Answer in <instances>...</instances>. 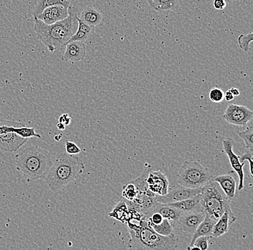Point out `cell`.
Listing matches in <instances>:
<instances>
[{
	"label": "cell",
	"mask_w": 253,
	"mask_h": 250,
	"mask_svg": "<svg viewBox=\"0 0 253 250\" xmlns=\"http://www.w3.org/2000/svg\"><path fill=\"white\" fill-rule=\"evenodd\" d=\"M213 6L217 10H222L227 6L226 0H213Z\"/></svg>",
	"instance_id": "d6a6232c"
},
{
	"label": "cell",
	"mask_w": 253,
	"mask_h": 250,
	"mask_svg": "<svg viewBox=\"0 0 253 250\" xmlns=\"http://www.w3.org/2000/svg\"><path fill=\"white\" fill-rule=\"evenodd\" d=\"M232 1H234V0H226V1L229 3L232 2Z\"/></svg>",
	"instance_id": "74e56055"
},
{
	"label": "cell",
	"mask_w": 253,
	"mask_h": 250,
	"mask_svg": "<svg viewBox=\"0 0 253 250\" xmlns=\"http://www.w3.org/2000/svg\"><path fill=\"white\" fill-rule=\"evenodd\" d=\"M213 180L219 185L229 201L235 199L238 192L239 182L238 176L235 171H229L228 173L219 175Z\"/></svg>",
	"instance_id": "4fadbf2b"
},
{
	"label": "cell",
	"mask_w": 253,
	"mask_h": 250,
	"mask_svg": "<svg viewBox=\"0 0 253 250\" xmlns=\"http://www.w3.org/2000/svg\"><path fill=\"white\" fill-rule=\"evenodd\" d=\"M223 118L229 124L245 126L252 121L253 112L245 106L229 104L223 115Z\"/></svg>",
	"instance_id": "52a82bcc"
},
{
	"label": "cell",
	"mask_w": 253,
	"mask_h": 250,
	"mask_svg": "<svg viewBox=\"0 0 253 250\" xmlns=\"http://www.w3.org/2000/svg\"><path fill=\"white\" fill-rule=\"evenodd\" d=\"M213 179L209 169L197 161H186L183 163L177 175V183L186 188H202Z\"/></svg>",
	"instance_id": "8992f818"
},
{
	"label": "cell",
	"mask_w": 253,
	"mask_h": 250,
	"mask_svg": "<svg viewBox=\"0 0 253 250\" xmlns=\"http://www.w3.org/2000/svg\"><path fill=\"white\" fill-rule=\"evenodd\" d=\"M69 7H65L62 4H55L47 7L38 16L34 17L39 19L45 24H53L56 22L64 20L69 16Z\"/></svg>",
	"instance_id": "5bb4252c"
},
{
	"label": "cell",
	"mask_w": 253,
	"mask_h": 250,
	"mask_svg": "<svg viewBox=\"0 0 253 250\" xmlns=\"http://www.w3.org/2000/svg\"><path fill=\"white\" fill-rule=\"evenodd\" d=\"M200 198L202 210L216 221L224 212L232 211L230 201L213 179L202 187Z\"/></svg>",
	"instance_id": "5b68a950"
},
{
	"label": "cell",
	"mask_w": 253,
	"mask_h": 250,
	"mask_svg": "<svg viewBox=\"0 0 253 250\" xmlns=\"http://www.w3.org/2000/svg\"><path fill=\"white\" fill-rule=\"evenodd\" d=\"M202 188L193 189L178 185V186L175 187L165 196H156V199L157 202L161 204L173 203L200 194Z\"/></svg>",
	"instance_id": "9c48e42d"
},
{
	"label": "cell",
	"mask_w": 253,
	"mask_h": 250,
	"mask_svg": "<svg viewBox=\"0 0 253 250\" xmlns=\"http://www.w3.org/2000/svg\"><path fill=\"white\" fill-rule=\"evenodd\" d=\"M138 194V190H137V188H136L133 183L131 182V183H128L127 185H126L123 188V192H122V197L125 200L132 201L137 197Z\"/></svg>",
	"instance_id": "484cf974"
},
{
	"label": "cell",
	"mask_w": 253,
	"mask_h": 250,
	"mask_svg": "<svg viewBox=\"0 0 253 250\" xmlns=\"http://www.w3.org/2000/svg\"><path fill=\"white\" fill-rule=\"evenodd\" d=\"M28 139L19 136L13 131H7L0 126V150L15 152L27 143Z\"/></svg>",
	"instance_id": "30bf717a"
},
{
	"label": "cell",
	"mask_w": 253,
	"mask_h": 250,
	"mask_svg": "<svg viewBox=\"0 0 253 250\" xmlns=\"http://www.w3.org/2000/svg\"><path fill=\"white\" fill-rule=\"evenodd\" d=\"M15 156L16 169L30 180L44 179L53 157L48 150L33 145H24Z\"/></svg>",
	"instance_id": "3957f363"
},
{
	"label": "cell",
	"mask_w": 253,
	"mask_h": 250,
	"mask_svg": "<svg viewBox=\"0 0 253 250\" xmlns=\"http://www.w3.org/2000/svg\"><path fill=\"white\" fill-rule=\"evenodd\" d=\"M33 18V28L38 39L51 53L66 47L78 26L75 9L71 5L69 7V16L53 24L47 25L36 17Z\"/></svg>",
	"instance_id": "6da1fadb"
},
{
	"label": "cell",
	"mask_w": 253,
	"mask_h": 250,
	"mask_svg": "<svg viewBox=\"0 0 253 250\" xmlns=\"http://www.w3.org/2000/svg\"><path fill=\"white\" fill-rule=\"evenodd\" d=\"M236 219L237 218L235 217L232 211L224 212L215 222L211 237L219 238L221 236L229 232V228L236 221Z\"/></svg>",
	"instance_id": "2e32d148"
},
{
	"label": "cell",
	"mask_w": 253,
	"mask_h": 250,
	"mask_svg": "<svg viewBox=\"0 0 253 250\" xmlns=\"http://www.w3.org/2000/svg\"><path fill=\"white\" fill-rule=\"evenodd\" d=\"M179 210L182 213L186 212L203 211L201 205L200 194L181 201L166 204Z\"/></svg>",
	"instance_id": "ac0fdd59"
},
{
	"label": "cell",
	"mask_w": 253,
	"mask_h": 250,
	"mask_svg": "<svg viewBox=\"0 0 253 250\" xmlns=\"http://www.w3.org/2000/svg\"><path fill=\"white\" fill-rule=\"evenodd\" d=\"M224 93L218 88H213L210 93V98L211 102L219 103L224 100Z\"/></svg>",
	"instance_id": "f546056e"
},
{
	"label": "cell",
	"mask_w": 253,
	"mask_h": 250,
	"mask_svg": "<svg viewBox=\"0 0 253 250\" xmlns=\"http://www.w3.org/2000/svg\"><path fill=\"white\" fill-rule=\"evenodd\" d=\"M223 150L228 157L229 164L232 167V170L236 172L238 176V191H242L244 188L245 173L243 171V167L245 162L240 161V156H237L234 152V140L232 138H227L222 141Z\"/></svg>",
	"instance_id": "ba28073f"
},
{
	"label": "cell",
	"mask_w": 253,
	"mask_h": 250,
	"mask_svg": "<svg viewBox=\"0 0 253 250\" xmlns=\"http://www.w3.org/2000/svg\"><path fill=\"white\" fill-rule=\"evenodd\" d=\"M55 4H62L65 7H69L71 5L69 0H36L32 15L33 17L38 16L47 7Z\"/></svg>",
	"instance_id": "cb8c5ba5"
},
{
	"label": "cell",
	"mask_w": 253,
	"mask_h": 250,
	"mask_svg": "<svg viewBox=\"0 0 253 250\" xmlns=\"http://www.w3.org/2000/svg\"><path fill=\"white\" fill-rule=\"evenodd\" d=\"M77 23H78L77 31H76L75 33L71 36L70 40H69L68 43L72 42V41H82V42H85V41H86L91 37V35L94 33L95 28L94 27L89 26V25L84 23L77 15Z\"/></svg>",
	"instance_id": "44dd1931"
},
{
	"label": "cell",
	"mask_w": 253,
	"mask_h": 250,
	"mask_svg": "<svg viewBox=\"0 0 253 250\" xmlns=\"http://www.w3.org/2000/svg\"><path fill=\"white\" fill-rule=\"evenodd\" d=\"M206 214L203 211L182 213L175 225L184 233L193 234L198 226L205 219Z\"/></svg>",
	"instance_id": "8fae6325"
},
{
	"label": "cell",
	"mask_w": 253,
	"mask_h": 250,
	"mask_svg": "<svg viewBox=\"0 0 253 250\" xmlns=\"http://www.w3.org/2000/svg\"><path fill=\"white\" fill-rule=\"evenodd\" d=\"M71 118L67 113L63 114L59 118V123H62L65 126H69L70 124Z\"/></svg>",
	"instance_id": "836d02e7"
},
{
	"label": "cell",
	"mask_w": 253,
	"mask_h": 250,
	"mask_svg": "<svg viewBox=\"0 0 253 250\" xmlns=\"http://www.w3.org/2000/svg\"><path fill=\"white\" fill-rule=\"evenodd\" d=\"M235 96L232 94L229 90L224 93V99H225L226 102H229V103H232L235 100Z\"/></svg>",
	"instance_id": "e575fe53"
},
{
	"label": "cell",
	"mask_w": 253,
	"mask_h": 250,
	"mask_svg": "<svg viewBox=\"0 0 253 250\" xmlns=\"http://www.w3.org/2000/svg\"><path fill=\"white\" fill-rule=\"evenodd\" d=\"M229 91L232 93V94L235 97H237V96H240V90L237 89V88H232L231 89H229Z\"/></svg>",
	"instance_id": "d590c367"
},
{
	"label": "cell",
	"mask_w": 253,
	"mask_h": 250,
	"mask_svg": "<svg viewBox=\"0 0 253 250\" xmlns=\"http://www.w3.org/2000/svg\"><path fill=\"white\" fill-rule=\"evenodd\" d=\"M253 40V34L252 32L248 33L246 35H240L237 39L238 45L242 50L245 52L249 51L250 45Z\"/></svg>",
	"instance_id": "83f0119b"
},
{
	"label": "cell",
	"mask_w": 253,
	"mask_h": 250,
	"mask_svg": "<svg viewBox=\"0 0 253 250\" xmlns=\"http://www.w3.org/2000/svg\"><path fill=\"white\" fill-rule=\"evenodd\" d=\"M126 229L130 239L128 248L133 250H169L178 248V238L175 234L170 236H162L152 229L145 218H142L138 224L126 222Z\"/></svg>",
	"instance_id": "7a4b0ae2"
},
{
	"label": "cell",
	"mask_w": 253,
	"mask_h": 250,
	"mask_svg": "<svg viewBox=\"0 0 253 250\" xmlns=\"http://www.w3.org/2000/svg\"><path fill=\"white\" fill-rule=\"evenodd\" d=\"M79 17L84 23L94 28L104 24V17L102 13L96 10L92 5L86 6L82 11Z\"/></svg>",
	"instance_id": "e0dca14e"
},
{
	"label": "cell",
	"mask_w": 253,
	"mask_h": 250,
	"mask_svg": "<svg viewBox=\"0 0 253 250\" xmlns=\"http://www.w3.org/2000/svg\"><path fill=\"white\" fill-rule=\"evenodd\" d=\"M84 169L79 156L66 153L53 161L44 179L50 189L58 191L78 178Z\"/></svg>",
	"instance_id": "277c9868"
},
{
	"label": "cell",
	"mask_w": 253,
	"mask_h": 250,
	"mask_svg": "<svg viewBox=\"0 0 253 250\" xmlns=\"http://www.w3.org/2000/svg\"><path fill=\"white\" fill-rule=\"evenodd\" d=\"M148 224L155 232L161 235L170 236L174 234L173 224L166 218H164V221L159 224H151L149 223Z\"/></svg>",
	"instance_id": "d4e9b609"
},
{
	"label": "cell",
	"mask_w": 253,
	"mask_h": 250,
	"mask_svg": "<svg viewBox=\"0 0 253 250\" xmlns=\"http://www.w3.org/2000/svg\"><path fill=\"white\" fill-rule=\"evenodd\" d=\"M146 181L148 189L156 196H165L169 193V180L161 170H150Z\"/></svg>",
	"instance_id": "7c38bea8"
},
{
	"label": "cell",
	"mask_w": 253,
	"mask_h": 250,
	"mask_svg": "<svg viewBox=\"0 0 253 250\" xmlns=\"http://www.w3.org/2000/svg\"><path fill=\"white\" fill-rule=\"evenodd\" d=\"M239 137L244 141L245 147L249 150L250 151H253V126H250L246 130L243 131H240L238 133Z\"/></svg>",
	"instance_id": "4316f807"
},
{
	"label": "cell",
	"mask_w": 253,
	"mask_h": 250,
	"mask_svg": "<svg viewBox=\"0 0 253 250\" xmlns=\"http://www.w3.org/2000/svg\"><path fill=\"white\" fill-rule=\"evenodd\" d=\"M57 128L59 130H63H63L66 129V126L62 123H58V124H57Z\"/></svg>",
	"instance_id": "8d00e7d4"
},
{
	"label": "cell",
	"mask_w": 253,
	"mask_h": 250,
	"mask_svg": "<svg viewBox=\"0 0 253 250\" xmlns=\"http://www.w3.org/2000/svg\"><path fill=\"white\" fill-rule=\"evenodd\" d=\"M240 160L241 162H245V161L249 162L250 175L251 177H253V151H249L248 153H244L243 156H240Z\"/></svg>",
	"instance_id": "1f68e13d"
},
{
	"label": "cell",
	"mask_w": 253,
	"mask_h": 250,
	"mask_svg": "<svg viewBox=\"0 0 253 250\" xmlns=\"http://www.w3.org/2000/svg\"><path fill=\"white\" fill-rule=\"evenodd\" d=\"M150 211H157L161 213L164 218L169 220L173 226L176 224L177 221L182 213L181 211L173 206L166 205V204H161L160 202H158L156 206Z\"/></svg>",
	"instance_id": "ffe728a7"
},
{
	"label": "cell",
	"mask_w": 253,
	"mask_h": 250,
	"mask_svg": "<svg viewBox=\"0 0 253 250\" xmlns=\"http://www.w3.org/2000/svg\"><path fill=\"white\" fill-rule=\"evenodd\" d=\"M86 54V45L82 41H72L66 45L61 61L64 62H77L82 61Z\"/></svg>",
	"instance_id": "9a60e30c"
},
{
	"label": "cell",
	"mask_w": 253,
	"mask_h": 250,
	"mask_svg": "<svg viewBox=\"0 0 253 250\" xmlns=\"http://www.w3.org/2000/svg\"><path fill=\"white\" fill-rule=\"evenodd\" d=\"M109 216L122 223H126L129 221V208L124 199H122L115 205L112 211L109 213Z\"/></svg>",
	"instance_id": "7402d4cb"
},
{
	"label": "cell",
	"mask_w": 253,
	"mask_h": 250,
	"mask_svg": "<svg viewBox=\"0 0 253 250\" xmlns=\"http://www.w3.org/2000/svg\"><path fill=\"white\" fill-rule=\"evenodd\" d=\"M152 9L157 12L174 10L182 0H146Z\"/></svg>",
	"instance_id": "603a6c76"
},
{
	"label": "cell",
	"mask_w": 253,
	"mask_h": 250,
	"mask_svg": "<svg viewBox=\"0 0 253 250\" xmlns=\"http://www.w3.org/2000/svg\"><path fill=\"white\" fill-rule=\"evenodd\" d=\"M66 153L71 155L79 154L81 152V149L74 142L68 141L65 144Z\"/></svg>",
	"instance_id": "4dcf8cb0"
},
{
	"label": "cell",
	"mask_w": 253,
	"mask_h": 250,
	"mask_svg": "<svg viewBox=\"0 0 253 250\" xmlns=\"http://www.w3.org/2000/svg\"><path fill=\"white\" fill-rule=\"evenodd\" d=\"M215 222H216V221H215L214 219L210 217L208 215H206L205 219L199 224V226L197 227V230L192 234L193 237L192 238H191L189 246L188 247L187 249L193 246V244H194V241L197 240L198 237H202V236L211 237L213 227ZM211 238H212V237H211Z\"/></svg>",
	"instance_id": "d6986e66"
},
{
	"label": "cell",
	"mask_w": 253,
	"mask_h": 250,
	"mask_svg": "<svg viewBox=\"0 0 253 250\" xmlns=\"http://www.w3.org/2000/svg\"><path fill=\"white\" fill-rule=\"evenodd\" d=\"M211 238V237H206V236L198 237L193 244V246L188 248L187 250H207L209 248V240Z\"/></svg>",
	"instance_id": "f1b7e54d"
}]
</instances>
